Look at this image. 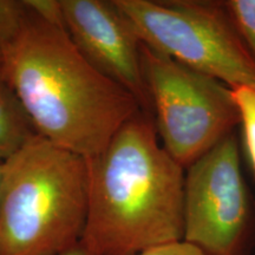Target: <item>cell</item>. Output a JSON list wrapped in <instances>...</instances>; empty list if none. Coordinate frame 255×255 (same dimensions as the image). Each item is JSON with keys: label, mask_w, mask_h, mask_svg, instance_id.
<instances>
[{"label": "cell", "mask_w": 255, "mask_h": 255, "mask_svg": "<svg viewBox=\"0 0 255 255\" xmlns=\"http://www.w3.org/2000/svg\"><path fill=\"white\" fill-rule=\"evenodd\" d=\"M88 214L81 242L95 255H139L183 240V168L139 111L87 158Z\"/></svg>", "instance_id": "obj_1"}, {"label": "cell", "mask_w": 255, "mask_h": 255, "mask_svg": "<svg viewBox=\"0 0 255 255\" xmlns=\"http://www.w3.org/2000/svg\"><path fill=\"white\" fill-rule=\"evenodd\" d=\"M1 55L0 75L38 133L84 158L103 150L115 132L142 111L126 89L82 56L68 32L31 11L20 36Z\"/></svg>", "instance_id": "obj_2"}, {"label": "cell", "mask_w": 255, "mask_h": 255, "mask_svg": "<svg viewBox=\"0 0 255 255\" xmlns=\"http://www.w3.org/2000/svg\"><path fill=\"white\" fill-rule=\"evenodd\" d=\"M87 214V158L36 135L4 162L0 255L63 254L81 241Z\"/></svg>", "instance_id": "obj_3"}, {"label": "cell", "mask_w": 255, "mask_h": 255, "mask_svg": "<svg viewBox=\"0 0 255 255\" xmlns=\"http://www.w3.org/2000/svg\"><path fill=\"white\" fill-rule=\"evenodd\" d=\"M156 52L229 85L255 88V59L222 2L113 0Z\"/></svg>", "instance_id": "obj_4"}, {"label": "cell", "mask_w": 255, "mask_h": 255, "mask_svg": "<svg viewBox=\"0 0 255 255\" xmlns=\"http://www.w3.org/2000/svg\"><path fill=\"white\" fill-rule=\"evenodd\" d=\"M143 75L164 150L189 168L240 124L231 89L141 44Z\"/></svg>", "instance_id": "obj_5"}, {"label": "cell", "mask_w": 255, "mask_h": 255, "mask_svg": "<svg viewBox=\"0 0 255 255\" xmlns=\"http://www.w3.org/2000/svg\"><path fill=\"white\" fill-rule=\"evenodd\" d=\"M183 241L209 255H247L255 245V205L229 133L188 168Z\"/></svg>", "instance_id": "obj_6"}, {"label": "cell", "mask_w": 255, "mask_h": 255, "mask_svg": "<svg viewBox=\"0 0 255 255\" xmlns=\"http://www.w3.org/2000/svg\"><path fill=\"white\" fill-rule=\"evenodd\" d=\"M60 2L66 32L82 56L98 72L126 89L142 111L154 117L142 69V41L113 0Z\"/></svg>", "instance_id": "obj_7"}, {"label": "cell", "mask_w": 255, "mask_h": 255, "mask_svg": "<svg viewBox=\"0 0 255 255\" xmlns=\"http://www.w3.org/2000/svg\"><path fill=\"white\" fill-rule=\"evenodd\" d=\"M36 135L39 133L20 100L0 75V161L13 156Z\"/></svg>", "instance_id": "obj_8"}, {"label": "cell", "mask_w": 255, "mask_h": 255, "mask_svg": "<svg viewBox=\"0 0 255 255\" xmlns=\"http://www.w3.org/2000/svg\"><path fill=\"white\" fill-rule=\"evenodd\" d=\"M229 89L240 116L248 161L255 175V88L237 85Z\"/></svg>", "instance_id": "obj_9"}, {"label": "cell", "mask_w": 255, "mask_h": 255, "mask_svg": "<svg viewBox=\"0 0 255 255\" xmlns=\"http://www.w3.org/2000/svg\"><path fill=\"white\" fill-rule=\"evenodd\" d=\"M30 9L25 1L0 0V51L8 49L20 36Z\"/></svg>", "instance_id": "obj_10"}, {"label": "cell", "mask_w": 255, "mask_h": 255, "mask_svg": "<svg viewBox=\"0 0 255 255\" xmlns=\"http://www.w3.org/2000/svg\"><path fill=\"white\" fill-rule=\"evenodd\" d=\"M222 4L255 59V0H228Z\"/></svg>", "instance_id": "obj_11"}, {"label": "cell", "mask_w": 255, "mask_h": 255, "mask_svg": "<svg viewBox=\"0 0 255 255\" xmlns=\"http://www.w3.org/2000/svg\"><path fill=\"white\" fill-rule=\"evenodd\" d=\"M33 14L53 26L66 31L65 19L60 0H24Z\"/></svg>", "instance_id": "obj_12"}, {"label": "cell", "mask_w": 255, "mask_h": 255, "mask_svg": "<svg viewBox=\"0 0 255 255\" xmlns=\"http://www.w3.org/2000/svg\"><path fill=\"white\" fill-rule=\"evenodd\" d=\"M139 255H209L196 246L188 244L186 241L173 242V244L163 245L151 250L143 252Z\"/></svg>", "instance_id": "obj_13"}, {"label": "cell", "mask_w": 255, "mask_h": 255, "mask_svg": "<svg viewBox=\"0 0 255 255\" xmlns=\"http://www.w3.org/2000/svg\"><path fill=\"white\" fill-rule=\"evenodd\" d=\"M60 255H95V254L92 253V252L89 251L88 248L85 247L81 241H79L76 246L70 248V250L64 252V253Z\"/></svg>", "instance_id": "obj_14"}, {"label": "cell", "mask_w": 255, "mask_h": 255, "mask_svg": "<svg viewBox=\"0 0 255 255\" xmlns=\"http://www.w3.org/2000/svg\"><path fill=\"white\" fill-rule=\"evenodd\" d=\"M2 171H4V162L0 161V188H1V181H2Z\"/></svg>", "instance_id": "obj_15"}, {"label": "cell", "mask_w": 255, "mask_h": 255, "mask_svg": "<svg viewBox=\"0 0 255 255\" xmlns=\"http://www.w3.org/2000/svg\"><path fill=\"white\" fill-rule=\"evenodd\" d=\"M1 64H2V55H1V51H0V69H1Z\"/></svg>", "instance_id": "obj_16"}]
</instances>
